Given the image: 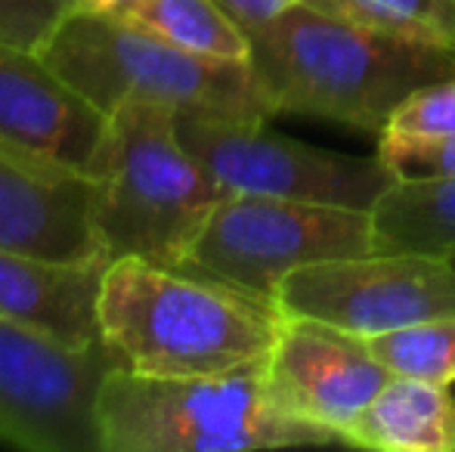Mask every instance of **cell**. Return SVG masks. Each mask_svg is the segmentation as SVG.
<instances>
[{
    "label": "cell",
    "mask_w": 455,
    "mask_h": 452,
    "mask_svg": "<svg viewBox=\"0 0 455 452\" xmlns=\"http://www.w3.org/2000/svg\"><path fill=\"white\" fill-rule=\"evenodd\" d=\"M267 360L223 375L158 378L118 366L100 393L102 452H245L344 443L267 397Z\"/></svg>",
    "instance_id": "277c9868"
},
{
    "label": "cell",
    "mask_w": 455,
    "mask_h": 452,
    "mask_svg": "<svg viewBox=\"0 0 455 452\" xmlns=\"http://www.w3.org/2000/svg\"><path fill=\"white\" fill-rule=\"evenodd\" d=\"M112 12L189 53L235 62H248L251 56V37L217 6V0H131Z\"/></svg>",
    "instance_id": "2e32d148"
},
{
    "label": "cell",
    "mask_w": 455,
    "mask_h": 452,
    "mask_svg": "<svg viewBox=\"0 0 455 452\" xmlns=\"http://www.w3.org/2000/svg\"><path fill=\"white\" fill-rule=\"evenodd\" d=\"M378 251L455 258V177L400 180L371 205Z\"/></svg>",
    "instance_id": "9a60e30c"
},
{
    "label": "cell",
    "mask_w": 455,
    "mask_h": 452,
    "mask_svg": "<svg viewBox=\"0 0 455 452\" xmlns=\"http://www.w3.org/2000/svg\"><path fill=\"white\" fill-rule=\"evenodd\" d=\"M251 37L254 78L273 112L384 133L415 91L455 78V50L415 44L298 4Z\"/></svg>",
    "instance_id": "6da1fadb"
},
{
    "label": "cell",
    "mask_w": 455,
    "mask_h": 452,
    "mask_svg": "<svg viewBox=\"0 0 455 452\" xmlns=\"http://www.w3.org/2000/svg\"><path fill=\"white\" fill-rule=\"evenodd\" d=\"M108 115L47 66L37 50L0 41V149L100 177Z\"/></svg>",
    "instance_id": "8fae6325"
},
{
    "label": "cell",
    "mask_w": 455,
    "mask_h": 452,
    "mask_svg": "<svg viewBox=\"0 0 455 452\" xmlns=\"http://www.w3.org/2000/svg\"><path fill=\"white\" fill-rule=\"evenodd\" d=\"M394 378L360 335L316 320L282 316L267 356V397L285 416L335 431L344 440L356 416Z\"/></svg>",
    "instance_id": "30bf717a"
},
{
    "label": "cell",
    "mask_w": 455,
    "mask_h": 452,
    "mask_svg": "<svg viewBox=\"0 0 455 452\" xmlns=\"http://www.w3.org/2000/svg\"><path fill=\"white\" fill-rule=\"evenodd\" d=\"M96 320L121 366L158 378L223 375L267 360L282 326L270 297L143 258L106 266Z\"/></svg>",
    "instance_id": "7a4b0ae2"
},
{
    "label": "cell",
    "mask_w": 455,
    "mask_h": 452,
    "mask_svg": "<svg viewBox=\"0 0 455 452\" xmlns=\"http://www.w3.org/2000/svg\"><path fill=\"white\" fill-rule=\"evenodd\" d=\"M91 0H0V41L41 50L62 16Z\"/></svg>",
    "instance_id": "44dd1931"
},
{
    "label": "cell",
    "mask_w": 455,
    "mask_h": 452,
    "mask_svg": "<svg viewBox=\"0 0 455 452\" xmlns=\"http://www.w3.org/2000/svg\"><path fill=\"white\" fill-rule=\"evenodd\" d=\"M378 155L400 180L455 177V133L446 137H396L381 133Z\"/></svg>",
    "instance_id": "d6986e66"
},
{
    "label": "cell",
    "mask_w": 455,
    "mask_h": 452,
    "mask_svg": "<svg viewBox=\"0 0 455 452\" xmlns=\"http://www.w3.org/2000/svg\"><path fill=\"white\" fill-rule=\"evenodd\" d=\"M450 260H452V264H455V258H450Z\"/></svg>",
    "instance_id": "cb8c5ba5"
},
{
    "label": "cell",
    "mask_w": 455,
    "mask_h": 452,
    "mask_svg": "<svg viewBox=\"0 0 455 452\" xmlns=\"http://www.w3.org/2000/svg\"><path fill=\"white\" fill-rule=\"evenodd\" d=\"M121 356L0 313V440L35 452H102L100 393Z\"/></svg>",
    "instance_id": "52a82bcc"
},
{
    "label": "cell",
    "mask_w": 455,
    "mask_h": 452,
    "mask_svg": "<svg viewBox=\"0 0 455 452\" xmlns=\"http://www.w3.org/2000/svg\"><path fill=\"white\" fill-rule=\"evenodd\" d=\"M298 4H304V0H217V6H220L245 35H254L258 28H264L267 22L279 19L282 12H288Z\"/></svg>",
    "instance_id": "7402d4cb"
},
{
    "label": "cell",
    "mask_w": 455,
    "mask_h": 452,
    "mask_svg": "<svg viewBox=\"0 0 455 452\" xmlns=\"http://www.w3.org/2000/svg\"><path fill=\"white\" fill-rule=\"evenodd\" d=\"M96 180L0 149V248L53 264L108 260L93 224Z\"/></svg>",
    "instance_id": "7c38bea8"
},
{
    "label": "cell",
    "mask_w": 455,
    "mask_h": 452,
    "mask_svg": "<svg viewBox=\"0 0 455 452\" xmlns=\"http://www.w3.org/2000/svg\"><path fill=\"white\" fill-rule=\"evenodd\" d=\"M344 443L381 452H455L450 385L394 375L350 422Z\"/></svg>",
    "instance_id": "5bb4252c"
},
{
    "label": "cell",
    "mask_w": 455,
    "mask_h": 452,
    "mask_svg": "<svg viewBox=\"0 0 455 452\" xmlns=\"http://www.w3.org/2000/svg\"><path fill=\"white\" fill-rule=\"evenodd\" d=\"M375 31L455 50V0H304Z\"/></svg>",
    "instance_id": "e0dca14e"
},
{
    "label": "cell",
    "mask_w": 455,
    "mask_h": 452,
    "mask_svg": "<svg viewBox=\"0 0 455 452\" xmlns=\"http://www.w3.org/2000/svg\"><path fill=\"white\" fill-rule=\"evenodd\" d=\"M365 344L394 375L434 381V385L455 381V316L375 335L365 338Z\"/></svg>",
    "instance_id": "ac0fdd59"
},
{
    "label": "cell",
    "mask_w": 455,
    "mask_h": 452,
    "mask_svg": "<svg viewBox=\"0 0 455 452\" xmlns=\"http://www.w3.org/2000/svg\"><path fill=\"white\" fill-rule=\"evenodd\" d=\"M93 6H102V10H118V6L131 4V0H91Z\"/></svg>",
    "instance_id": "603a6c76"
},
{
    "label": "cell",
    "mask_w": 455,
    "mask_h": 452,
    "mask_svg": "<svg viewBox=\"0 0 455 452\" xmlns=\"http://www.w3.org/2000/svg\"><path fill=\"white\" fill-rule=\"evenodd\" d=\"M396 137H446L455 133V78L415 91L394 112L387 131Z\"/></svg>",
    "instance_id": "ffe728a7"
},
{
    "label": "cell",
    "mask_w": 455,
    "mask_h": 452,
    "mask_svg": "<svg viewBox=\"0 0 455 452\" xmlns=\"http://www.w3.org/2000/svg\"><path fill=\"white\" fill-rule=\"evenodd\" d=\"M108 264H53L0 248V313L78 347L102 341L96 301Z\"/></svg>",
    "instance_id": "4fadbf2b"
},
{
    "label": "cell",
    "mask_w": 455,
    "mask_h": 452,
    "mask_svg": "<svg viewBox=\"0 0 455 452\" xmlns=\"http://www.w3.org/2000/svg\"><path fill=\"white\" fill-rule=\"evenodd\" d=\"M282 316L316 320L360 338L455 316V264L450 258L375 251L335 258L288 273L275 291Z\"/></svg>",
    "instance_id": "9c48e42d"
},
{
    "label": "cell",
    "mask_w": 455,
    "mask_h": 452,
    "mask_svg": "<svg viewBox=\"0 0 455 452\" xmlns=\"http://www.w3.org/2000/svg\"><path fill=\"white\" fill-rule=\"evenodd\" d=\"M37 53L106 115L124 103L239 121L275 115L251 62L189 53L93 4L66 12Z\"/></svg>",
    "instance_id": "3957f363"
},
{
    "label": "cell",
    "mask_w": 455,
    "mask_h": 452,
    "mask_svg": "<svg viewBox=\"0 0 455 452\" xmlns=\"http://www.w3.org/2000/svg\"><path fill=\"white\" fill-rule=\"evenodd\" d=\"M375 251V220L365 208L229 193L211 211L180 270L275 301L288 273Z\"/></svg>",
    "instance_id": "8992f818"
},
{
    "label": "cell",
    "mask_w": 455,
    "mask_h": 452,
    "mask_svg": "<svg viewBox=\"0 0 455 452\" xmlns=\"http://www.w3.org/2000/svg\"><path fill=\"white\" fill-rule=\"evenodd\" d=\"M177 137L223 193L365 208L394 186L381 155L363 158L270 133L264 121L177 115Z\"/></svg>",
    "instance_id": "ba28073f"
},
{
    "label": "cell",
    "mask_w": 455,
    "mask_h": 452,
    "mask_svg": "<svg viewBox=\"0 0 455 452\" xmlns=\"http://www.w3.org/2000/svg\"><path fill=\"white\" fill-rule=\"evenodd\" d=\"M223 195L186 152L171 109L124 103L108 115L93 202V224L108 260L143 258L180 266Z\"/></svg>",
    "instance_id": "5b68a950"
}]
</instances>
